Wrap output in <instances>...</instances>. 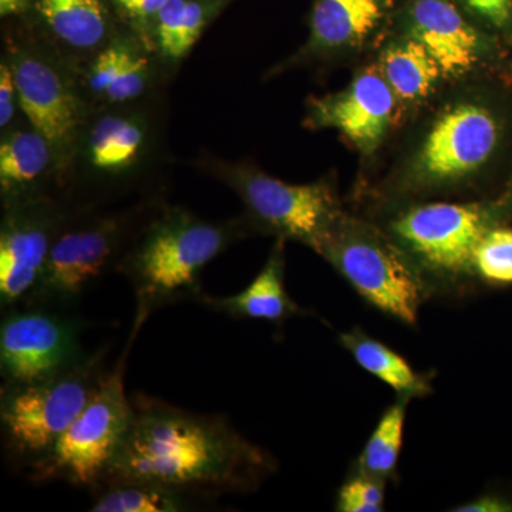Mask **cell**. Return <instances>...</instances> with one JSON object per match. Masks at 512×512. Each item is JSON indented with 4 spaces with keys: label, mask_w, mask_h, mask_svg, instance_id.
Here are the masks:
<instances>
[{
    "label": "cell",
    "mask_w": 512,
    "mask_h": 512,
    "mask_svg": "<svg viewBox=\"0 0 512 512\" xmlns=\"http://www.w3.org/2000/svg\"><path fill=\"white\" fill-rule=\"evenodd\" d=\"M387 151L386 163L379 161L370 173L359 175L355 211L478 200L508 190L512 73L447 84L400 130Z\"/></svg>",
    "instance_id": "1"
},
{
    "label": "cell",
    "mask_w": 512,
    "mask_h": 512,
    "mask_svg": "<svg viewBox=\"0 0 512 512\" xmlns=\"http://www.w3.org/2000/svg\"><path fill=\"white\" fill-rule=\"evenodd\" d=\"M131 402L130 430L101 483L134 481L211 501L252 493L278 471L276 458L225 417L188 412L141 393Z\"/></svg>",
    "instance_id": "2"
},
{
    "label": "cell",
    "mask_w": 512,
    "mask_h": 512,
    "mask_svg": "<svg viewBox=\"0 0 512 512\" xmlns=\"http://www.w3.org/2000/svg\"><path fill=\"white\" fill-rule=\"evenodd\" d=\"M170 164L164 96L87 114L59 192L76 211L104 208L136 192L157 194Z\"/></svg>",
    "instance_id": "3"
},
{
    "label": "cell",
    "mask_w": 512,
    "mask_h": 512,
    "mask_svg": "<svg viewBox=\"0 0 512 512\" xmlns=\"http://www.w3.org/2000/svg\"><path fill=\"white\" fill-rule=\"evenodd\" d=\"M251 235L242 215L207 220L181 205L161 202L116 269L136 296L131 332L138 335L150 315L165 306L200 301L201 275L207 265Z\"/></svg>",
    "instance_id": "4"
},
{
    "label": "cell",
    "mask_w": 512,
    "mask_h": 512,
    "mask_svg": "<svg viewBox=\"0 0 512 512\" xmlns=\"http://www.w3.org/2000/svg\"><path fill=\"white\" fill-rule=\"evenodd\" d=\"M363 215L412 259L431 299H461L481 288L473 269L480 242L512 224V187L494 197L410 202Z\"/></svg>",
    "instance_id": "5"
},
{
    "label": "cell",
    "mask_w": 512,
    "mask_h": 512,
    "mask_svg": "<svg viewBox=\"0 0 512 512\" xmlns=\"http://www.w3.org/2000/svg\"><path fill=\"white\" fill-rule=\"evenodd\" d=\"M194 165L238 195L244 207L241 215L252 235L298 242L316 254L348 210L335 174L313 183L291 184L251 161L225 160L207 153Z\"/></svg>",
    "instance_id": "6"
},
{
    "label": "cell",
    "mask_w": 512,
    "mask_h": 512,
    "mask_svg": "<svg viewBox=\"0 0 512 512\" xmlns=\"http://www.w3.org/2000/svg\"><path fill=\"white\" fill-rule=\"evenodd\" d=\"M161 202L158 195H147L123 210L74 211L57 235L35 288L19 306L73 312L97 279L117 269Z\"/></svg>",
    "instance_id": "7"
},
{
    "label": "cell",
    "mask_w": 512,
    "mask_h": 512,
    "mask_svg": "<svg viewBox=\"0 0 512 512\" xmlns=\"http://www.w3.org/2000/svg\"><path fill=\"white\" fill-rule=\"evenodd\" d=\"M318 255L363 301L404 325L416 326L421 306L431 301L412 259L360 212L346 210Z\"/></svg>",
    "instance_id": "8"
},
{
    "label": "cell",
    "mask_w": 512,
    "mask_h": 512,
    "mask_svg": "<svg viewBox=\"0 0 512 512\" xmlns=\"http://www.w3.org/2000/svg\"><path fill=\"white\" fill-rule=\"evenodd\" d=\"M2 59L12 69L23 114L55 150L60 185L90 111L79 73L25 19L6 22Z\"/></svg>",
    "instance_id": "9"
},
{
    "label": "cell",
    "mask_w": 512,
    "mask_h": 512,
    "mask_svg": "<svg viewBox=\"0 0 512 512\" xmlns=\"http://www.w3.org/2000/svg\"><path fill=\"white\" fill-rule=\"evenodd\" d=\"M104 352H94L72 369L40 382L2 384L0 430L13 466L29 473L50 456L106 372Z\"/></svg>",
    "instance_id": "10"
},
{
    "label": "cell",
    "mask_w": 512,
    "mask_h": 512,
    "mask_svg": "<svg viewBox=\"0 0 512 512\" xmlns=\"http://www.w3.org/2000/svg\"><path fill=\"white\" fill-rule=\"evenodd\" d=\"M128 345L111 372H104L96 390L72 426L63 434L50 456L32 471L33 483L66 481L93 490L106 477L133 421V402L124 387Z\"/></svg>",
    "instance_id": "11"
},
{
    "label": "cell",
    "mask_w": 512,
    "mask_h": 512,
    "mask_svg": "<svg viewBox=\"0 0 512 512\" xmlns=\"http://www.w3.org/2000/svg\"><path fill=\"white\" fill-rule=\"evenodd\" d=\"M303 127L333 130L359 156L362 174L382 160L404 127L399 101L372 57L356 64L352 79L338 92L309 97Z\"/></svg>",
    "instance_id": "12"
},
{
    "label": "cell",
    "mask_w": 512,
    "mask_h": 512,
    "mask_svg": "<svg viewBox=\"0 0 512 512\" xmlns=\"http://www.w3.org/2000/svg\"><path fill=\"white\" fill-rule=\"evenodd\" d=\"M393 30L419 40L448 84L512 73V46L483 28L458 0H406Z\"/></svg>",
    "instance_id": "13"
},
{
    "label": "cell",
    "mask_w": 512,
    "mask_h": 512,
    "mask_svg": "<svg viewBox=\"0 0 512 512\" xmlns=\"http://www.w3.org/2000/svg\"><path fill=\"white\" fill-rule=\"evenodd\" d=\"M406 0H312L308 37L276 63L265 79L298 69L326 70L359 64L392 33Z\"/></svg>",
    "instance_id": "14"
},
{
    "label": "cell",
    "mask_w": 512,
    "mask_h": 512,
    "mask_svg": "<svg viewBox=\"0 0 512 512\" xmlns=\"http://www.w3.org/2000/svg\"><path fill=\"white\" fill-rule=\"evenodd\" d=\"M83 329V320L73 312L42 306H16L2 312V384L40 382L82 363L89 357L80 336Z\"/></svg>",
    "instance_id": "15"
},
{
    "label": "cell",
    "mask_w": 512,
    "mask_h": 512,
    "mask_svg": "<svg viewBox=\"0 0 512 512\" xmlns=\"http://www.w3.org/2000/svg\"><path fill=\"white\" fill-rule=\"evenodd\" d=\"M76 211L59 191L2 202L0 308L19 306L35 288L64 224Z\"/></svg>",
    "instance_id": "16"
},
{
    "label": "cell",
    "mask_w": 512,
    "mask_h": 512,
    "mask_svg": "<svg viewBox=\"0 0 512 512\" xmlns=\"http://www.w3.org/2000/svg\"><path fill=\"white\" fill-rule=\"evenodd\" d=\"M79 79L90 110L156 99L171 80L156 53L124 25L80 70Z\"/></svg>",
    "instance_id": "17"
},
{
    "label": "cell",
    "mask_w": 512,
    "mask_h": 512,
    "mask_svg": "<svg viewBox=\"0 0 512 512\" xmlns=\"http://www.w3.org/2000/svg\"><path fill=\"white\" fill-rule=\"evenodd\" d=\"M25 20L77 73L123 26L109 0H33Z\"/></svg>",
    "instance_id": "18"
},
{
    "label": "cell",
    "mask_w": 512,
    "mask_h": 512,
    "mask_svg": "<svg viewBox=\"0 0 512 512\" xmlns=\"http://www.w3.org/2000/svg\"><path fill=\"white\" fill-rule=\"evenodd\" d=\"M373 60L399 101L404 126L448 84L439 63L419 40L392 30L373 53Z\"/></svg>",
    "instance_id": "19"
},
{
    "label": "cell",
    "mask_w": 512,
    "mask_h": 512,
    "mask_svg": "<svg viewBox=\"0 0 512 512\" xmlns=\"http://www.w3.org/2000/svg\"><path fill=\"white\" fill-rule=\"evenodd\" d=\"M59 165L52 144L26 116L0 136V201L59 191Z\"/></svg>",
    "instance_id": "20"
},
{
    "label": "cell",
    "mask_w": 512,
    "mask_h": 512,
    "mask_svg": "<svg viewBox=\"0 0 512 512\" xmlns=\"http://www.w3.org/2000/svg\"><path fill=\"white\" fill-rule=\"evenodd\" d=\"M285 244V239H275L265 265L247 288L222 298L204 293L198 302L234 319L265 320L275 326H282L295 316L308 315V311L293 301L286 289Z\"/></svg>",
    "instance_id": "21"
},
{
    "label": "cell",
    "mask_w": 512,
    "mask_h": 512,
    "mask_svg": "<svg viewBox=\"0 0 512 512\" xmlns=\"http://www.w3.org/2000/svg\"><path fill=\"white\" fill-rule=\"evenodd\" d=\"M235 0H170L154 22L150 49L173 79L192 49Z\"/></svg>",
    "instance_id": "22"
},
{
    "label": "cell",
    "mask_w": 512,
    "mask_h": 512,
    "mask_svg": "<svg viewBox=\"0 0 512 512\" xmlns=\"http://www.w3.org/2000/svg\"><path fill=\"white\" fill-rule=\"evenodd\" d=\"M339 343L348 350L357 365L380 382L392 387L397 396L421 399L433 392V373H419L402 355L367 335L362 328L339 333Z\"/></svg>",
    "instance_id": "23"
},
{
    "label": "cell",
    "mask_w": 512,
    "mask_h": 512,
    "mask_svg": "<svg viewBox=\"0 0 512 512\" xmlns=\"http://www.w3.org/2000/svg\"><path fill=\"white\" fill-rule=\"evenodd\" d=\"M92 493L93 512H181L211 503L197 495L134 481H106Z\"/></svg>",
    "instance_id": "24"
},
{
    "label": "cell",
    "mask_w": 512,
    "mask_h": 512,
    "mask_svg": "<svg viewBox=\"0 0 512 512\" xmlns=\"http://www.w3.org/2000/svg\"><path fill=\"white\" fill-rule=\"evenodd\" d=\"M410 402V397L397 396L394 403L384 410L362 453L350 466L352 470L386 485L397 483L404 424Z\"/></svg>",
    "instance_id": "25"
},
{
    "label": "cell",
    "mask_w": 512,
    "mask_h": 512,
    "mask_svg": "<svg viewBox=\"0 0 512 512\" xmlns=\"http://www.w3.org/2000/svg\"><path fill=\"white\" fill-rule=\"evenodd\" d=\"M474 275L484 288L512 286V225H501L488 232L474 254Z\"/></svg>",
    "instance_id": "26"
},
{
    "label": "cell",
    "mask_w": 512,
    "mask_h": 512,
    "mask_svg": "<svg viewBox=\"0 0 512 512\" xmlns=\"http://www.w3.org/2000/svg\"><path fill=\"white\" fill-rule=\"evenodd\" d=\"M386 500V484L363 476L350 468L336 495V511L382 512Z\"/></svg>",
    "instance_id": "27"
},
{
    "label": "cell",
    "mask_w": 512,
    "mask_h": 512,
    "mask_svg": "<svg viewBox=\"0 0 512 512\" xmlns=\"http://www.w3.org/2000/svg\"><path fill=\"white\" fill-rule=\"evenodd\" d=\"M170 0H109L117 19L150 47L151 30Z\"/></svg>",
    "instance_id": "28"
},
{
    "label": "cell",
    "mask_w": 512,
    "mask_h": 512,
    "mask_svg": "<svg viewBox=\"0 0 512 512\" xmlns=\"http://www.w3.org/2000/svg\"><path fill=\"white\" fill-rule=\"evenodd\" d=\"M488 32L512 46V0H458Z\"/></svg>",
    "instance_id": "29"
},
{
    "label": "cell",
    "mask_w": 512,
    "mask_h": 512,
    "mask_svg": "<svg viewBox=\"0 0 512 512\" xmlns=\"http://www.w3.org/2000/svg\"><path fill=\"white\" fill-rule=\"evenodd\" d=\"M25 116L20 106L18 87L6 60H0V128L5 130Z\"/></svg>",
    "instance_id": "30"
},
{
    "label": "cell",
    "mask_w": 512,
    "mask_h": 512,
    "mask_svg": "<svg viewBox=\"0 0 512 512\" xmlns=\"http://www.w3.org/2000/svg\"><path fill=\"white\" fill-rule=\"evenodd\" d=\"M454 512H512V498L504 494L490 493L480 495L473 501L458 505Z\"/></svg>",
    "instance_id": "31"
},
{
    "label": "cell",
    "mask_w": 512,
    "mask_h": 512,
    "mask_svg": "<svg viewBox=\"0 0 512 512\" xmlns=\"http://www.w3.org/2000/svg\"><path fill=\"white\" fill-rule=\"evenodd\" d=\"M32 10L33 0H0V18L6 22L28 19Z\"/></svg>",
    "instance_id": "32"
}]
</instances>
